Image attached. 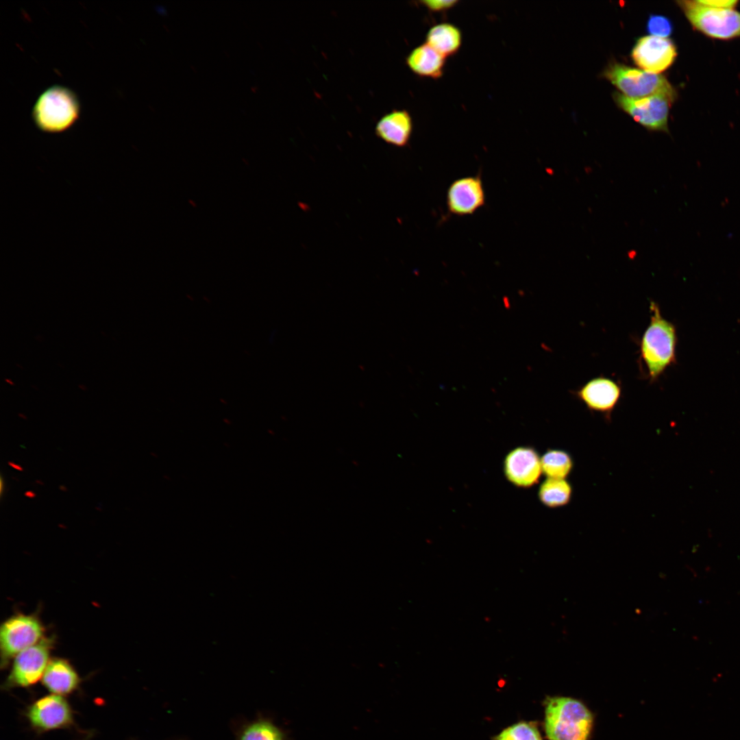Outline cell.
<instances>
[{
	"label": "cell",
	"mask_w": 740,
	"mask_h": 740,
	"mask_svg": "<svg viewBox=\"0 0 740 740\" xmlns=\"http://www.w3.org/2000/svg\"><path fill=\"white\" fill-rule=\"evenodd\" d=\"M650 323L640 341V358L647 378L653 382L675 361L676 332L658 306L651 301Z\"/></svg>",
	"instance_id": "cell-1"
},
{
	"label": "cell",
	"mask_w": 740,
	"mask_h": 740,
	"mask_svg": "<svg viewBox=\"0 0 740 740\" xmlns=\"http://www.w3.org/2000/svg\"><path fill=\"white\" fill-rule=\"evenodd\" d=\"M593 717L580 701L569 697H549L545 701L544 728L549 740H589Z\"/></svg>",
	"instance_id": "cell-2"
},
{
	"label": "cell",
	"mask_w": 740,
	"mask_h": 740,
	"mask_svg": "<svg viewBox=\"0 0 740 740\" xmlns=\"http://www.w3.org/2000/svg\"><path fill=\"white\" fill-rule=\"evenodd\" d=\"M79 111L78 99L73 91L61 86H53L39 96L32 116L40 130L57 133L69 128L77 121Z\"/></svg>",
	"instance_id": "cell-3"
},
{
	"label": "cell",
	"mask_w": 740,
	"mask_h": 740,
	"mask_svg": "<svg viewBox=\"0 0 740 740\" xmlns=\"http://www.w3.org/2000/svg\"><path fill=\"white\" fill-rule=\"evenodd\" d=\"M692 27L706 36L722 40L740 37V12L735 8H717L700 1H678Z\"/></svg>",
	"instance_id": "cell-4"
},
{
	"label": "cell",
	"mask_w": 740,
	"mask_h": 740,
	"mask_svg": "<svg viewBox=\"0 0 740 740\" xmlns=\"http://www.w3.org/2000/svg\"><path fill=\"white\" fill-rule=\"evenodd\" d=\"M45 628L38 614L16 613L0 627L1 668L6 669L14 658L45 637Z\"/></svg>",
	"instance_id": "cell-5"
},
{
	"label": "cell",
	"mask_w": 740,
	"mask_h": 740,
	"mask_svg": "<svg viewBox=\"0 0 740 740\" xmlns=\"http://www.w3.org/2000/svg\"><path fill=\"white\" fill-rule=\"evenodd\" d=\"M604 76L617 87L623 95L639 99L656 95L676 98V92L668 80L661 74L646 72L613 62L604 71Z\"/></svg>",
	"instance_id": "cell-6"
},
{
	"label": "cell",
	"mask_w": 740,
	"mask_h": 740,
	"mask_svg": "<svg viewBox=\"0 0 740 740\" xmlns=\"http://www.w3.org/2000/svg\"><path fill=\"white\" fill-rule=\"evenodd\" d=\"M53 637H45L39 642L18 654L12 660L2 689L28 688L41 680L51 660L54 646Z\"/></svg>",
	"instance_id": "cell-7"
},
{
	"label": "cell",
	"mask_w": 740,
	"mask_h": 740,
	"mask_svg": "<svg viewBox=\"0 0 740 740\" xmlns=\"http://www.w3.org/2000/svg\"><path fill=\"white\" fill-rule=\"evenodd\" d=\"M24 715L31 728L38 734L66 729L74 725L73 708L64 696L51 693L30 704Z\"/></svg>",
	"instance_id": "cell-8"
},
{
	"label": "cell",
	"mask_w": 740,
	"mask_h": 740,
	"mask_svg": "<svg viewBox=\"0 0 740 740\" xmlns=\"http://www.w3.org/2000/svg\"><path fill=\"white\" fill-rule=\"evenodd\" d=\"M613 99L621 110L643 127L654 131L668 132L669 109L676 98L666 95H656L630 99L615 92Z\"/></svg>",
	"instance_id": "cell-9"
},
{
	"label": "cell",
	"mask_w": 740,
	"mask_h": 740,
	"mask_svg": "<svg viewBox=\"0 0 740 740\" xmlns=\"http://www.w3.org/2000/svg\"><path fill=\"white\" fill-rule=\"evenodd\" d=\"M485 204L486 193L480 174L459 177L447 188L446 206L452 215H471Z\"/></svg>",
	"instance_id": "cell-10"
},
{
	"label": "cell",
	"mask_w": 740,
	"mask_h": 740,
	"mask_svg": "<svg viewBox=\"0 0 740 740\" xmlns=\"http://www.w3.org/2000/svg\"><path fill=\"white\" fill-rule=\"evenodd\" d=\"M676 56V46L670 39L652 35L637 39L631 51V58L635 64L646 72L655 74L670 67Z\"/></svg>",
	"instance_id": "cell-11"
},
{
	"label": "cell",
	"mask_w": 740,
	"mask_h": 740,
	"mask_svg": "<svg viewBox=\"0 0 740 740\" xmlns=\"http://www.w3.org/2000/svg\"><path fill=\"white\" fill-rule=\"evenodd\" d=\"M587 408L610 417L621 395L620 384L614 380L600 376L591 379L574 392Z\"/></svg>",
	"instance_id": "cell-12"
},
{
	"label": "cell",
	"mask_w": 740,
	"mask_h": 740,
	"mask_svg": "<svg viewBox=\"0 0 740 740\" xmlns=\"http://www.w3.org/2000/svg\"><path fill=\"white\" fill-rule=\"evenodd\" d=\"M504 466L507 479L519 487L533 486L542 473L541 458L530 447H519L511 450L505 458Z\"/></svg>",
	"instance_id": "cell-13"
},
{
	"label": "cell",
	"mask_w": 740,
	"mask_h": 740,
	"mask_svg": "<svg viewBox=\"0 0 740 740\" xmlns=\"http://www.w3.org/2000/svg\"><path fill=\"white\" fill-rule=\"evenodd\" d=\"M41 681L51 693L65 696L79 689L81 678L67 659L55 657L51 658Z\"/></svg>",
	"instance_id": "cell-14"
},
{
	"label": "cell",
	"mask_w": 740,
	"mask_h": 740,
	"mask_svg": "<svg viewBox=\"0 0 740 740\" xmlns=\"http://www.w3.org/2000/svg\"><path fill=\"white\" fill-rule=\"evenodd\" d=\"M412 128V120L408 112L395 110L379 120L375 126V133L380 138L388 144L404 147L410 140Z\"/></svg>",
	"instance_id": "cell-15"
},
{
	"label": "cell",
	"mask_w": 740,
	"mask_h": 740,
	"mask_svg": "<svg viewBox=\"0 0 740 740\" xmlns=\"http://www.w3.org/2000/svg\"><path fill=\"white\" fill-rule=\"evenodd\" d=\"M406 62L416 75L439 79L443 75L446 58L425 42L410 52Z\"/></svg>",
	"instance_id": "cell-16"
},
{
	"label": "cell",
	"mask_w": 740,
	"mask_h": 740,
	"mask_svg": "<svg viewBox=\"0 0 740 740\" xmlns=\"http://www.w3.org/2000/svg\"><path fill=\"white\" fill-rule=\"evenodd\" d=\"M426 43L447 58L460 50L463 43L462 32L452 23H437L428 31Z\"/></svg>",
	"instance_id": "cell-17"
},
{
	"label": "cell",
	"mask_w": 740,
	"mask_h": 740,
	"mask_svg": "<svg viewBox=\"0 0 740 740\" xmlns=\"http://www.w3.org/2000/svg\"><path fill=\"white\" fill-rule=\"evenodd\" d=\"M538 496L549 508L567 505L572 496L571 485L565 479L547 478L540 486Z\"/></svg>",
	"instance_id": "cell-18"
},
{
	"label": "cell",
	"mask_w": 740,
	"mask_h": 740,
	"mask_svg": "<svg viewBox=\"0 0 740 740\" xmlns=\"http://www.w3.org/2000/svg\"><path fill=\"white\" fill-rule=\"evenodd\" d=\"M541 464L542 473L547 478L565 479L574 467L570 454L556 449L547 450L541 458Z\"/></svg>",
	"instance_id": "cell-19"
},
{
	"label": "cell",
	"mask_w": 740,
	"mask_h": 740,
	"mask_svg": "<svg viewBox=\"0 0 740 740\" xmlns=\"http://www.w3.org/2000/svg\"><path fill=\"white\" fill-rule=\"evenodd\" d=\"M236 740H285V734L271 720L260 718L244 725Z\"/></svg>",
	"instance_id": "cell-20"
},
{
	"label": "cell",
	"mask_w": 740,
	"mask_h": 740,
	"mask_svg": "<svg viewBox=\"0 0 740 740\" xmlns=\"http://www.w3.org/2000/svg\"><path fill=\"white\" fill-rule=\"evenodd\" d=\"M494 740H542V738L534 724L521 722L503 730Z\"/></svg>",
	"instance_id": "cell-21"
},
{
	"label": "cell",
	"mask_w": 740,
	"mask_h": 740,
	"mask_svg": "<svg viewBox=\"0 0 740 740\" xmlns=\"http://www.w3.org/2000/svg\"><path fill=\"white\" fill-rule=\"evenodd\" d=\"M647 31L652 36L667 38L672 33L673 26L667 17L652 14L648 19Z\"/></svg>",
	"instance_id": "cell-22"
},
{
	"label": "cell",
	"mask_w": 740,
	"mask_h": 740,
	"mask_svg": "<svg viewBox=\"0 0 740 740\" xmlns=\"http://www.w3.org/2000/svg\"><path fill=\"white\" fill-rule=\"evenodd\" d=\"M458 3L457 0H428L421 3L433 13H441L453 8Z\"/></svg>",
	"instance_id": "cell-23"
},
{
	"label": "cell",
	"mask_w": 740,
	"mask_h": 740,
	"mask_svg": "<svg viewBox=\"0 0 740 740\" xmlns=\"http://www.w3.org/2000/svg\"><path fill=\"white\" fill-rule=\"evenodd\" d=\"M702 3L717 8H735L738 1L734 0H700Z\"/></svg>",
	"instance_id": "cell-24"
},
{
	"label": "cell",
	"mask_w": 740,
	"mask_h": 740,
	"mask_svg": "<svg viewBox=\"0 0 740 740\" xmlns=\"http://www.w3.org/2000/svg\"><path fill=\"white\" fill-rule=\"evenodd\" d=\"M8 464L10 465V467H13V468H14V469H17L18 471H22L23 470V468L21 466H19V465H16V464H15V463H14L12 462H9Z\"/></svg>",
	"instance_id": "cell-25"
},
{
	"label": "cell",
	"mask_w": 740,
	"mask_h": 740,
	"mask_svg": "<svg viewBox=\"0 0 740 740\" xmlns=\"http://www.w3.org/2000/svg\"><path fill=\"white\" fill-rule=\"evenodd\" d=\"M25 496H27L28 497H30V498L34 497L36 496V494L32 491H29L26 492L25 493Z\"/></svg>",
	"instance_id": "cell-26"
},
{
	"label": "cell",
	"mask_w": 740,
	"mask_h": 740,
	"mask_svg": "<svg viewBox=\"0 0 740 740\" xmlns=\"http://www.w3.org/2000/svg\"><path fill=\"white\" fill-rule=\"evenodd\" d=\"M0 483H1V493H2V489H3V480H2V479L1 480Z\"/></svg>",
	"instance_id": "cell-27"
},
{
	"label": "cell",
	"mask_w": 740,
	"mask_h": 740,
	"mask_svg": "<svg viewBox=\"0 0 740 740\" xmlns=\"http://www.w3.org/2000/svg\"><path fill=\"white\" fill-rule=\"evenodd\" d=\"M86 740H87V739H86Z\"/></svg>",
	"instance_id": "cell-28"
}]
</instances>
